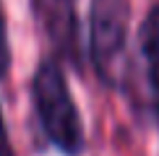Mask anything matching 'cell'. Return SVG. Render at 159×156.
Returning <instances> with one entry per match:
<instances>
[{
	"label": "cell",
	"mask_w": 159,
	"mask_h": 156,
	"mask_svg": "<svg viewBox=\"0 0 159 156\" xmlns=\"http://www.w3.org/2000/svg\"><path fill=\"white\" fill-rule=\"evenodd\" d=\"M31 104L42 135L63 156H81L86 148L84 120L70 94L63 63L42 57L31 76Z\"/></svg>",
	"instance_id": "1"
},
{
	"label": "cell",
	"mask_w": 159,
	"mask_h": 156,
	"mask_svg": "<svg viewBox=\"0 0 159 156\" xmlns=\"http://www.w3.org/2000/svg\"><path fill=\"white\" fill-rule=\"evenodd\" d=\"M0 156H16V151H13V143H11V135H8V128H5L3 109H0Z\"/></svg>",
	"instance_id": "6"
},
{
	"label": "cell",
	"mask_w": 159,
	"mask_h": 156,
	"mask_svg": "<svg viewBox=\"0 0 159 156\" xmlns=\"http://www.w3.org/2000/svg\"><path fill=\"white\" fill-rule=\"evenodd\" d=\"M128 26L130 0H91L89 5V60L107 89L128 86Z\"/></svg>",
	"instance_id": "2"
},
{
	"label": "cell",
	"mask_w": 159,
	"mask_h": 156,
	"mask_svg": "<svg viewBox=\"0 0 159 156\" xmlns=\"http://www.w3.org/2000/svg\"><path fill=\"white\" fill-rule=\"evenodd\" d=\"M31 13L55 52V60L70 65L73 70L81 73L84 55L76 0H31Z\"/></svg>",
	"instance_id": "3"
},
{
	"label": "cell",
	"mask_w": 159,
	"mask_h": 156,
	"mask_svg": "<svg viewBox=\"0 0 159 156\" xmlns=\"http://www.w3.org/2000/svg\"><path fill=\"white\" fill-rule=\"evenodd\" d=\"M11 68V44H8V24H5V11L0 3V81L8 76Z\"/></svg>",
	"instance_id": "5"
},
{
	"label": "cell",
	"mask_w": 159,
	"mask_h": 156,
	"mask_svg": "<svg viewBox=\"0 0 159 156\" xmlns=\"http://www.w3.org/2000/svg\"><path fill=\"white\" fill-rule=\"evenodd\" d=\"M138 44H141V57L146 65L149 91H151V107L159 120V3L146 11L138 29Z\"/></svg>",
	"instance_id": "4"
}]
</instances>
